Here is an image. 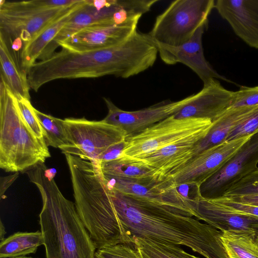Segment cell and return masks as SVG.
Returning a JSON list of instances; mask_svg holds the SVG:
<instances>
[{
	"label": "cell",
	"instance_id": "obj_16",
	"mask_svg": "<svg viewBox=\"0 0 258 258\" xmlns=\"http://www.w3.org/2000/svg\"><path fill=\"white\" fill-rule=\"evenodd\" d=\"M235 98V92L227 90L216 79H212L204 83L194 99L173 115L178 119L207 118L213 122L232 106Z\"/></svg>",
	"mask_w": 258,
	"mask_h": 258
},
{
	"label": "cell",
	"instance_id": "obj_4",
	"mask_svg": "<svg viewBox=\"0 0 258 258\" xmlns=\"http://www.w3.org/2000/svg\"><path fill=\"white\" fill-rule=\"evenodd\" d=\"M61 47L50 57L37 61L27 70L31 89L37 92L45 84L58 79L107 75L124 78L132 64V53L123 43L85 51Z\"/></svg>",
	"mask_w": 258,
	"mask_h": 258
},
{
	"label": "cell",
	"instance_id": "obj_38",
	"mask_svg": "<svg viewBox=\"0 0 258 258\" xmlns=\"http://www.w3.org/2000/svg\"><path fill=\"white\" fill-rule=\"evenodd\" d=\"M13 258H34L31 256H19V257H13Z\"/></svg>",
	"mask_w": 258,
	"mask_h": 258
},
{
	"label": "cell",
	"instance_id": "obj_36",
	"mask_svg": "<svg viewBox=\"0 0 258 258\" xmlns=\"http://www.w3.org/2000/svg\"><path fill=\"white\" fill-rule=\"evenodd\" d=\"M226 198L236 202L258 206V196H244Z\"/></svg>",
	"mask_w": 258,
	"mask_h": 258
},
{
	"label": "cell",
	"instance_id": "obj_5",
	"mask_svg": "<svg viewBox=\"0 0 258 258\" xmlns=\"http://www.w3.org/2000/svg\"><path fill=\"white\" fill-rule=\"evenodd\" d=\"M51 156L45 141L38 139L24 120L17 98L0 83V168L25 172Z\"/></svg>",
	"mask_w": 258,
	"mask_h": 258
},
{
	"label": "cell",
	"instance_id": "obj_22",
	"mask_svg": "<svg viewBox=\"0 0 258 258\" xmlns=\"http://www.w3.org/2000/svg\"><path fill=\"white\" fill-rule=\"evenodd\" d=\"M10 45L0 35L1 80L9 88L17 99L30 100L27 73L22 69L18 58Z\"/></svg>",
	"mask_w": 258,
	"mask_h": 258
},
{
	"label": "cell",
	"instance_id": "obj_20",
	"mask_svg": "<svg viewBox=\"0 0 258 258\" xmlns=\"http://www.w3.org/2000/svg\"><path fill=\"white\" fill-rule=\"evenodd\" d=\"M84 2L85 0H79L54 20L32 40L23 46L20 54V63L22 69L26 73L30 67L37 60H45L54 54L52 46L55 37Z\"/></svg>",
	"mask_w": 258,
	"mask_h": 258
},
{
	"label": "cell",
	"instance_id": "obj_31",
	"mask_svg": "<svg viewBox=\"0 0 258 258\" xmlns=\"http://www.w3.org/2000/svg\"><path fill=\"white\" fill-rule=\"evenodd\" d=\"M258 133V110L246 120L237 125L225 141H229Z\"/></svg>",
	"mask_w": 258,
	"mask_h": 258
},
{
	"label": "cell",
	"instance_id": "obj_10",
	"mask_svg": "<svg viewBox=\"0 0 258 258\" xmlns=\"http://www.w3.org/2000/svg\"><path fill=\"white\" fill-rule=\"evenodd\" d=\"M141 16V6L137 0H85L55 37L53 53L62 42L80 30L96 25H136Z\"/></svg>",
	"mask_w": 258,
	"mask_h": 258
},
{
	"label": "cell",
	"instance_id": "obj_12",
	"mask_svg": "<svg viewBox=\"0 0 258 258\" xmlns=\"http://www.w3.org/2000/svg\"><path fill=\"white\" fill-rule=\"evenodd\" d=\"M194 94L178 101L165 100L136 111H125L117 107L109 99L103 97L108 109L104 122L118 126L126 138L139 134L178 112L195 97Z\"/></svg>",
	"mask_w": 258,
	"mask_h": 258
},
{
	"label": "cell",
	"instance_id": "obj_3",
	"mask_svg": "<svg viewBox=\"0 0 258 258\" xmlns=\"http://www.w3.org/2000/svg\"><path fill=\"white\" fill-rule=\"evenodd\" d=\"M64 155L76 209L96 249L125 243L120 221L99 168L78 156Z\"/></svg>",
	"mask_w": 258,
	"mask_h": 258
},
{
	"label": "cell",
	"instance_id": "obj_29",
	"mask_svg": "<svg viewBox=\"0 0 258 258\" xmlns=\"http://www.w3.org/2000/svg\"><path fill=\"white\" fill-rule=\"evenodd\" d=\"M17 100L20 111L26 124L38 139L45 141L44 132L30 101L24 98Z\"/></svg>",
	"mask_w": 258,
	"mask_h": 258
},
{
	"label": "cell",
	"instance_id": "obj_23",
	"mask_svg": "<svg viewBox=\"0 0 258 258\" xmlns=\"http://www.w3.org/2000/svg\"><path fill=\"white\" fill-rule=\"evenodd\" d=\"M102 174L135 180L158 179L156 171L137 158L122 155L116 159L101 163L97 167Z\"/></svg>",
	"mask_w": 258,
	"mask_h": 258
},
{
	"label": "cell",
	"instance_id": "obj_9",
	"mask_svg": "<svg viewBox=\"0 0 258 258\" xmlns=\"http://www.w3.org/2000/svg\"><path fill=\"white\" fill-rule=\"evenodd\" d=\"M63 121L69 144L60 148L62 152L89 161L97 167L107 149L126 138L121 128L103 120L71 117Z\"/></svg>",
	"mask_w": 258,
	"mask_h": 258
},
{
	"label": "cell",
	"instance_id": "obj_26",
	"mask_svg": "<svg viewBox=\"0 0 258 258\" xmlns=\"http://www.w3.org/2000/svg\"><path fill=\"white\" fill-rule=\"evenodd\" d=\"M34 111L44 132V140L48 147L60 149L69 144L63 119L45 114L36 108Z\"/></svg>",
	"mask_w": 258,
	"mask_h": 258
},
{
	"label": "cell",
	"instance_id": "obj_15",
	"mask_svg": "<svg viewBox=\"0 0 258 258\" xmlns=\"http://www.w3.org/2000/svg\"><path fill=\"white\" fill-rule=\"evenodd\" d=\"M208 24L199 27L192 37L184 44L171 46L158 43V53L166 64L173 65L182 63L192 70L202 80L203 83L212 79H220L234 83L218 74L205 58L202 44V37Z\"/></svg>",
	"mask_w": 258,
	"mask_h": 258
},
{
	"label": "cell",
	"instance_id": "obj_21",
	"mask_svg": "<svg viewBox=\"0 0 258 258\" xmlns=\"http://www.w3.org/2000/svg\"><path fill=\"white\" fill-rule=\"evenodd\" d=\"M258 110V105L231 107L213 122L207 135L192 148L194 156L224 141L230 133Z\"/></svg>",
	"mask_w": 258,
	"mask_h": 258
},
{
	"label": "cell",
	"instance_id": "obj_14",
	"mask_svg": "<svg viewBox=\"0 0 258 258\" xmlns=\"http://www.w3.org/2000/svg\"><path fill=\"white\" fill-rule=\"evenodd\" d=\"M192 215L223 233L248 237L258 246V217L236 212L203 196Z\"/></svg>",
	"mask_w": 258,
	"mask_h": 258
},
{
	"label": "cell",
	"instance_id": "obj_30",
	"mask_svg": "<svg viewBox=\"0 0 258 258\" xmlns=\"http://www.w3.org/2000/svg\"><path fill=\"white\" fill-rule=\"evenodd\" d=\"M94 258H141L134 245L120 243L96 250Z\"/></svg>",
	"mask_w": 258,
	"mask_h": 258
},
{
	"label": "cell",
	"instance_id": "obj_32",
	"mask_svg": "<svg viewBox=\"0 0 258 258\" xmlns=\"http://www.w3.org/2000/svg\"><path fill=\"white\" fill-rule=\"evenodd\" d=\"M239 87V90L235 92V100L231 107L258 105V86L253 87Z\"/></svg>",
	"mask_w": 258,
	"mask_h": 258
},
{
	"label": "cell",
	"instance_id": "obj_19",
	"mask_svg": "<svg viewBox=\"0 0 258 258\" xmlns=\"http://www.w3.org/2000/svg\"><path fill=\"white\" fill-rule=\"evenodd\" d=\"M203 138L202 137L188 138L134 158L153 169L158 179L163 180L168 178L194 157L192 148Z\"/></svg>",
	"mask_w": 258,
	"mask_h": 258
},
{
	"label": "cell",
	"instance_id": "obj_27",
	"mask_svg": "<svg viewBox=\"0 0 258 258\" xmlns=\"http://www.w3.org/2000/svg\"><path fill=\"white\" fill-rule=\"evenodd\" d=\"M222 239L230 258H258V246L249 237L223 233Z\"/></svg>",
	"mask_w": 258,
	"mask_h": 258
},
{
	"label": "cell",
	"instance_id": "obj_2",
	"mask_svg": "<svg viewBox=\"0 0 258 258\" xmlns=\"http://www.w3.org/2000/svg\"><path fill=\"white\" fill-rule=\"evenodd\" d=\"M41 194L39 224L46 258H94L96 248L75 203L67 199L54 177V169L39 163L25 171Z\"/></svg>",
	"mask_w": 258,
	"mask_h": 258
},
{
	"label": "cell",
	"instance_id": "obj_17",
	"mask_svg": "<svg viewBox=\"0 0 258 258\" xmlns=\"http://www.w3.org/2000/svg\"><path fill=\"white\" fill-rule=\"evenodd\" d=\"M215 8L237 36L258 49V0H218Z\"/></svg>",
	"mask_w": 258,
	"mask_h": 258
},
{
	"label": "cell",
	"instance_id": "obj_6",
	"mask_svg": "<svg viewBox=\"0 0 258 258\" xmlns=\"http://www.w3.org/2000/svg\"><path fill=\"white\" fill-rule=\"evenodd\" d=\"M79 0L0 1V35L7 43L20 39L23 46Z\"/></svg>",
	"mask_w": 258,
	"mask_h": 258
},
{
	"label": "cell",
	"instance_id": "obj_18",
	"mask_svg": "<svg viewBox=\"0 0 258 258\" xmlns=\"http://www.w3.org/2000/svg\"><path fill=\"white\" fill-rule=\"evenodd\" d=\"M136 30L137 26L93 25L80 30L58 45L78 51L104 48L123 42Z\"/></svg>",
	"mask_w": 258,
	"mask_h": 258
},
{
	"label": "cell",
	"instance_id": "obj_1",
	"mask_svg": "<svg viewBox=\"0 0 258 258\" xmlns=\"http://www.w3.org/2000/svg\"><path fill=\"white\" fill-rule=\"evenodd\" d=\"M124 233L133 238L188 247L206 258H230L223 232L175 208L137 196L109 190Z\"/></svg>",
	"mask_w": 258,
	"mask_h": 258
},
{
	"label": "cell",
	"instance_id": "obj_7",
	"mask_svg": "<svg viewBox=\"0 0 258 258\" xmlns=\"http://www.w3.org/2000/svg\"><path fill=\"white\" fill-rule=\"evenodd\" d=\"M214 0H176L156 18L148 33L156 43L171 46L187 42L201 26L208 24Z\"/></svg>",
	"mask_w": 258,
	"mask_h": 258
},
{
	"label": "cell",
	"instance_id": "obj_25",
	"mask_svg": "<svg viewBox=\"0 0 258 258\" xmlns=\"http://www.w3.org/2000/svg\"><path fill=\"white\" fill-rule=\"evenodd\" d=\"M141 258H200L184 251L180 246L133 238L130 241Z\"/></svg>",
	"mask_w": 258,
	"mask_h": 258
},
{
	"label": "cell",
	"instance_id": "obj_34",
	"mask_svg": "<svg viewBox=\"0 0 258 258\" xmlns=\"http://www.w3.org/2000/svg\"><path fill=\"white\" fill-rule=\"evenodd\" d=\"M125 146V140L110 147L101 156L99 165L101 163L112 161L120 157Z\"/></svg>",
	"mask_w": 258,
	"mask_h": 258
},
{
	"label": "cell",
	"instance_id": "obj_8",
	"mask_svg": "<svg viewBox=\"0 0 258 258\" xmlns=\"http://www.w3.org/2000/svg\"><path fill=\"white\" fill-rule=\"evenodd\" d=\"M212 125L209 119H178L172 115L139 134L126 138L121 156L137 157L188 138H204Z\"/></svg>",
	"mask_w": 258,
	"mask_h": 258
},
{
	"label": "cell",
	"instance_id": "obj_24",
	"mask_svg": "<svg viewBox=\"0 0 258 258\" xmlns=\"http://www.w3.org/2000/svg\"><path fill=\"white\" fill-rule=\"evenodd\" d=\"M44 244L41 231L16 232L1 241L0 258L26 256Z\"/></svg>",
	"mask_w": 258,
	"mask_h": 258
},
{
	"label": "cell",
	"instance_id": "obj_13",
	"mask_svg": "<svg viewBox=\"0 0 258 258\" xmlns=\"http://www.w3.org/2000/svg\"><path fill=\"white\" fill-rule=\"evenodd\" d=\"M258 164V133L253 134L215 174L200 186L202 196L222 197L241 179L255 170Z\"/></svg>",
	"mask_w": 258,
	"mask_h": 258
},
{
	"label": "cell",
	"instance_id": "obj_37",
	"mask_svg": "<svg viewBox=\"0 0 258 258\" xmlns=\"http://www.w3.org/2000/svg\"><path fill=\"white\" fill-rule=\"evenodd\" d=\"M6 230L5 227L3 224L2 220H1V224H0V239L1 241L3 240L4 238L5 235L6 234Z\"/></svg>",
	"mask_w": 258,
	"mask_h": 258
},
{
	"label": "cell",
	"instance_id": "obj_28",
	"mask_svg": "<svg viewBox=\"0 0 258 258\" xmlns=\"http://www.w3.org/2000/svg\"><path fill=\"white\" fill-rule=\"evenodd\" d=\"M244 196H258V168L231 187L222 197Z\"/></svg>",
	"mask_w": 258,
	"mask_h": 258
},
{
	"label": "cell",
	"instance_id": "obj_33",
	"mask_svg": "<svg viewBox=\"0 0 258 258\" xmlns=\"http://www.w3.org/2000/svg\"><path fill=\"white\" fill-rule=\"evenodd\" d=\"M212 199L236 212L258 217V206L236 202L224 197Z\"/></svg>",
	"mask_w": 258,
	"mask_h": 258
},
{
	"label": "cell",
	"instance_id": "obj_35",
	"mask_svg": "<svg viewBox=\"0 0 258 258\" xmlns=\"http://www.w3.org/2000/svg\"><path fill=\"white\" fill-rule=\"evenodd\" d=\"M19 172H15L14 174L1 178V198H2L9 187L15 181L18 177Z\"/></svg>",
	"mask_w": 258,
	"mask_h": 258
},
{
	"label": "cell",
	"instance_id": "obj_11",
	"mask_svg": "<svg viewBox=\"0 0 258 258\" xmlns=\"http://www.w3.org/2000/svg\"><path fill=\"white\" fill-rule=\"evenodd\" d=\"M253 135L224 141L201 152L168 178L175 184H195L201 186L219 171Z\"/></svg>",
	"mask_w": 258,
	"mask_h": 258
}]
</instances>
